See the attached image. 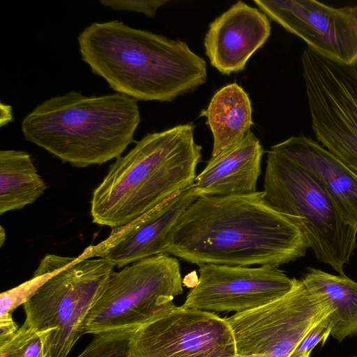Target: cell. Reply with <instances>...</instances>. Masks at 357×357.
I'll use <instances>...</instances> for the list:
<instances>
[{
    "label": "cell",
    "mask_w": 357,
    "mask_h": 357,
    "mask_svg": "<svg viewBox=\"0 0 357 357\" xmlns=\"http://www.w3.org/2000/svg\"><path fill=\"white\" fill-rule=\"evenodd\" d=\"M310 248L294 219L271 206L264 191L198 197L171 229L162 254L198 266H280Z\"/></svg>",
    "instance_id": "6da1fadb"
},
{
    "label": "cell",
    "mask_w": 357,
    "mask_h": 357,
    "mask_svg": "<svg viewBox=\"0 0 357 357\" xmlns=\"http://www.w3.org/2000/svg\"><path fill=\"white\" fill-rule=\"evenodd\" d=\"M82 60L116 93L171 101L206 81V63L183 41L123 22H93L79 35Z\"/></svg>",
    "instance_id": "7a4b0ae2"
},
{
    "label": "cell",
    "mask_w": 357,
    "mask_h": 357,
    "mask_svg": "<svg viewBox=\"0 0 357 357\" xmlns=\"http://www.w3.org/2000/svg\"><path fill=\"white\" fill-rule=\"evenodd\" d=\"M195 128L189 123L147 133L116 158L93 192L92 222L125 226L191 186L202 158Z\"/></svg>",
    "instance_id": "3957f363"
},
{
    "label": "cell",
    "mask_w": 357,
    "mask_h": 357,
    "mask_svg": "<svg viewBox=\"0 0 357 357\" xmlns=\"http://www.w3.org/2000/svg\"><path fill=\"white\" fill-rule=\"evenodd\" d=\"M140 122L137 100L115 93L80 92L52 97L22 121L24 139L76 167L102 165L121 155Z\"/></svg>",
    "instance_id": "277c9868"
},
{
    "label": "cell",
    "mask_w": 357,
    "mask_h": 357,
    "mask_svg": "<svg viewBox=\"0 0 357 357\" xmlns=\"http://www.w3.org/2000/svg\"><path fill=\"white\" fill-rule=\"evenodd\" d=\"M263 186L268 203L295 220L317 259L344 275L357 247V229L346 221L321 182L270 149Z\"/></svg>",
    "instance_id": "5b68a950"
},
{
    "label": "cell",
    "mask_w": 357,
    "mask_h": 357,
    "mask_svg": "<svg viewBox=\"0 0 357 357\" xmlns=\"http://www.w3.org/2000/svg\"><path fill=\"white\" fill-rule=\"evenodd\" d=\"M115 266L105 257H79L58 269L24 304V324L46 333L48 357H67Z\"/></svg>",
    "instance_id": "8992f818"
},
{
    "label": "cell",
    "mask_w": 357,
    "mask_h": 357,
    "mask_svg": "<svg viewBox=\"0 0 357 357\" xmlns=\"http://www.w3.org/2000/svg\"><path fill=\"white\" fill-rule=\"evenodd\" d=\"M182 283L178 259L166 254L114 271L85 320L84 333L138 328L174 305Z\"/></svg>",
    "instance_id": "52a82bcc"
},
{
    "label": "cell",
    "mask_w": 357,
    "mask_h": 357,
    "mask_svg": "<svg viewBox=\"0 0 357 357\" xmlns=\"http://www.w3.org/2000/svg\"><path fill=\"white\" fill-rule=\"evenodd\" d=\"M333 311L327 298L301 278L284 296L225 319L237 357H290L307 332Z\"/></svg>",
    "instance_id": "ba28073f"
},
{
    "label": "cell",
    "mask_w": 357,
    "mask_h": 357,
    "mask_svg": "<svg viewBox=\"0 0 357 357\" xmlns=\"http://www.w3.org/2000/svg\"><path fill=\"white\" fill-rule=\"evenodd\" d=\"M301 65L317 142L357 174V65L337 63L314 52Z\"/></svg>",
    "instance_id": "9c48e42d"
},
{
    "label": "cell",
    "mask_w": 357,
    "mask_h": 357,
    "mask_svg": "<svg viewBox=\"0 0 357 357\" xmlns=\"http://www.w3.org/2000/svg\"><path fill=\"white\" fill-rule=\"evenodd\" d=\"M129 352L132 357H237L225 318L175 305L134 331Z\"/></svg>",
    "instance_id": "30bf717a"
},
{
    "label": "cell",
    "mask_w": 357,
    "mask_h": 357,
    "mask_svg": "<svg viewBox=\"0 0 357 357\" xmlns=\"http://www.w3.org/2000/svg\"><path fill=\"white\" fill-rule=\"evenodd\" d=\"M199 273L198 282L188 292L183 307L243 312L284 296L298 282L273 265L250 268L202 264Z\"/></svg>",
    "instance_id": "8fae6325"
},
{
    "label": "cell",
    "mask_w": 357,
    "mask_h": 357,
    "mask_svg": "<svg viewBox=\"0 0 357 357\" xmlns=\"http://www.w3.org/2000/svg\"><path fill=\"white\" fill-rule=\"evenodd\" d=\"M254 3L314 53L337 63L357 65V6L336 8L314 0Z\"/></svg>",
    "instance_id": "7c38bea8"
},
{
    "label": "cell",
    "mask_w": 357,
    "mask_h": 357,
    "mask_svg": "<svg viewBox=\"0 0 357 357\" xmlns=\"http://www.w3.org/2000/svg\"><path fill=\"white\" fill-rule=\"evenodd\" d=\"M198 197L194 183L130 223L112 229L109 236L78 257H105L118 268L162 254L167 238L185 209Z\"/></svg>",
    "instance_id": "4fadbf2b"
},
{
    "label": "cell",
    "mask_w": 357,
    "mask_h": 357,
    "mask_svg": "<svg viewBox=\"0 0 357 357\" xmlns=\"http://www.w3.org/2000/svg\"><path fill=\"white\" fill-rule=\"evenodd\" d=\"M271 29L266 14L239 1L209 25L204 41L205 53L222 74L241 71L266 42Z\"/></svg>",
    "instance_id": "5bb4252c"
},
{
    "label": "cell",
    "mask_w": 357,
    "mask_h": 357,
    "mask_svg": "<svg viewBox=\"0 0 357 357\" xmlns=\"http://www.w3.org/2000/svg\"><path fill=\"white\" fill-rule=\"evenodd\" d=\"M271 150L303 167L324 185L346 221L357 229V174L319 142L292 136Z\"/></svg>",
    "instance_id": "9a60e30c"
},
{
    "label": "cell",
    "mask_w": 357,
    "mask_h": 357,
    "mask_svg": "<svg viewBox=\"0 0 357 357\" xmlns=\"http://www.w3.org/2000/svg\"><path fill=\"white\" fill-rule=\"evenodd\" d=\"M263 154L259 139L250 132L240 142L212 156L195 179L198 197L256 192Z\"/></svg>",
    "instance_id": "2e32d148"
},
{
    "label": "cell",
    "mask_w": 357,
    "mask_h": 357,
    "mask_svg": "<svg viewBox=\"0 0 357 357\" xmlns=\"http://www.w3.org/2000/svg\"><path fill=\"white\" fill-rule=\"evenodd\" d=\"M199 116L206 117L213 134L212 156L243 140L253 124L249 96L236 83L219 89Z\"/></svg>",
    "instance_id": "e0dca14e"
},
{
    "label": "cell",
    "mask_w": 357,
    "mask_h": 357,
    "mask_svg": "<svg viewBox=\"0 0 357 357\" xmlns=\"http://www.w3.org/2000/svg\"><path fill=\"white\" fill-rule=\"evenodd\" d=\"M47 185L31 155L23 151H0V215L34 203Z\"/></svg>",
    "instance_id": "ac0fdd59"
},
{
    "label": "cell",
    "mask_w": 357,
    "mask_h": 357,
    "mask_svg": "<svg viewBox=\"0 0 357 357\" xmlns=\"http://www.w3.org/2000/svg\"><path fill=\"white\" fill-rule=\"evenodd\" d=\"M328 300L334 311L328 315L331 335L338 342L357 334V282L344 275H333L309 268L302 278Z\"/></svg>",
    "instance_id": "d6986e66"
},
{
    "label": "cell",
    "mask_w": 357,
    "mask_h": 357,
    "mask_svg": "<svg viewBox=\"0 0 357 357\" xmlns=\"http://www.w3.org/2000/svg\"><path fill=\"white\" fill-rule=\"evenodd\" d=\"M46 333L24 324L13 334L0 341V357H48Z\"/></svg>",
    "instance_id": "ffe728a7"
},
{
    "label": "cell",
    "mask_w": 357,
    "mask_h": 357,
    "mask_svg": "<svg viewBox=\"0 0 357 357\" xmlns=\"http://www.w3.org/2000/svg\"><path fill=\"white\" fill-rule=\"evenodd\" d=\"M135 330L127 329L95 335L89 344L77 357H132L129 347Z\"/></svg>",
    "instance_id": "44dd1931"
},
{
    "label": "cell",
    "mask_w": 357,
    "mask_h": 357,
    "mask_svg": "<svg viewBox=\"0 0 357 357\" xmlns=\"http://www.w3.org/2000/svg\"><path fill=\"white\" fill-rule=\"evenodd\" d=\"M332 323L328 316L323 319L304 336L293 351L290 357H295L305 352H311L319 343L324 344L331 335Z\"/></svg>",
    "instance_id": "7402d4cb"
},
{
    "label": "cell",
    "mask_w": 357,
    "mask_h": 357,
    "mask_svg": "<svg viewBox=\"0 0 357 357\" xmlns=\"http://www.w3.org/2000/svg\"><path fill=\"white\" fill-rule=\"evenodd\" d=\"M107 7L116 10L140 13L149 17H154L158 9L169 2L167 0H100Z\"/></svg>",
    "instance_id": "603a6c76"
},
{
    "label": "cell",
    "mask_w": 357,
    "mask_h": 357,
    "mask_svg": "<svg viewBox=\"0 0 357 357\" xmlns=\"http://www.w3.org/2000/svg\"><path fill=\"white\" fill-rule=\"evenodd\" d=\"M13 120L12 107L10 105L1 104V126Z\"/></svg>",
    "instance_id": "cb8c5ba5"
},
{
    "label": "cell",
    "mask_w": 357,
    "mask_h": 357,
    "mask_svg": "<svg viewBox=\"0 0 357 357\" xmlns=\"http://www.w3.org/2000/svg\"><path fill=\"white\" fill-rule=\"evenodd\" d=\"M0 227V247H1L6 240V233L3 227L2 226H1Z\"/></svg>",
    "instance_id": "d4e9b609"
},
{
    "label": "cell",
    "mask_w": 357,
    "mask_h": 357,
    "mask_svg": "<svg viewBox=\"0 0 357 357\" xmlns=\"http://www.w3.org/2000/svg\"><path fill=\"white\" fill-rule=\"evenodd\" d=\"M311 352H305L295 357H310Z\"/></svg>",
    "instance_id": "484cf974"
}]
</instances>
